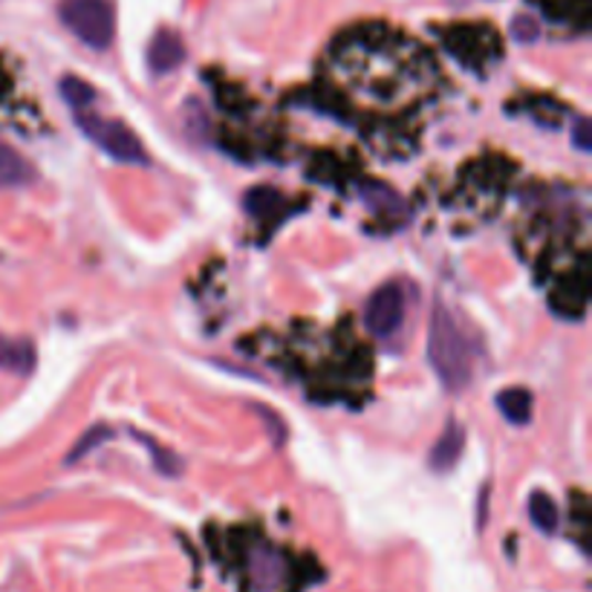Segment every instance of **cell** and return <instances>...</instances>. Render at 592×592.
I'll use <instances>...</instances> for the list:
<instances>
[{
	"mask_svg": "<svg viewBox=\"0 0 592 592\" xmlns=\"http://www.w3.org/2000/svg\"><path fill=\"white\" fill-rule=\"evenodd\" d=\"M327 73L347 98L376 113L425 105L440 82L434 55L388 23H361L341 32L327 53Z\"/></svg>",
	"mask_w": 592,
	"mask_h": 592,
	"instance_id": "1",
	"label": "cell"
},
{
	"mask_svg": "<svg viewBox=\"0 0 592 592\" xmlns=\"http://www.w3.org/2000/svg\"><path fill=\"white\" fill-rule=\"evenodd\" d=\"M427 361L440 382L448 390H463L472 379L474 347L472 338L465 336L463 327L454 321V315L436 304L431 315V332H427Z\"/></svg>",
	"mask_w": 592,
	"mask_h": 592,
	"instance_id": "2",
	"label": "cell"
},
{
	"mask_svg": "<svg viewBox=\"0 0 592 592\" xmlns=\"http://www.w3.org/2000/svg\"><path fill=\"white\" fill-rule=\"evenodd\" d=\"M75 125L98 150H105L107 157H113L116 162H125V166H145L148 162L142 142L121 121L105 119V116L93 113L91 107H84V110H75Z\"/></svg>",
	"mask_w": 592,
	"mask_h": 592,
	"instance_id": "3",
	"label": "cell"
},
{
	"mask_svg": "<svg viewBox=\"0 0 592 592\" xmlns=\"http://www.w3.org/2000/svg\"><path fill=\"white\" fill-rule=\"evenodd\" d=\"M59 15L70 32L91 50H107L116 35L110 0H61Z\"/></svg>",
	"mask_w": 592,
	"mask_h": 592,
	"instance_id": "4",
	"label": "cell"
},
{
	"mask_svg": "<svg viewBox=\"0 0 592 592\" xmlns=\"http://www.w3.org/2000/svg\"><path fill=\"white\" fill-rule=\"evenodd\" d=\"M443 44L465 70H486L503 59V44L488 23H457L443 32Z\"/></svg>",
	"mask_w": 592,
	"mask_h": 592,
	"instance_id": "5",
	"label": "cell"
},
{
	"mask_svg": "<svg viewBox=\"0 0 592 592\" xmlns=\"http://www.w3.org/2000/svg\"><path fill=\"white\" fill-rule=\"evenodd\" d=\"M405 324V289L399 284H384L370 295L364 307V327L376 338H393Z\"/></svg>",
	"mask_w": 592,
	"mask_h": 592,
	"instance_id": "6",
	"label": "cell"
},
{
	"mask_svg": "<svg viewBox=\"0 0 592 592\" xmlns=\"http://www.w3.org/2000/svg\"><path fill=\"white\" fill-rule=\"evenodd\" d=\"M289 581V561L275 549H255L249 556V590L281 592Z\"/></svg>",
	"mask_w": 592,
	"mask_h": 592,
	"instance_id": "7",
	"label": "cell"
},
{
	"mask_svg": "<svg viewBox=\"0 0 592 592\" xmlns=\"http://www.w3.org/2000/svg\"><path fill=\"white\" fill-rule=\"evenodd\" d=\"M186 59V46H182L180 35L171 30H159L157 35L150 38L148 46V67L154 75H168L177 70Z\"/></svg>",
	"mask_w": 592,
	"mask_h": 592,
	"instance_id": "8",
	"label": "cell"
},
{
	"mask_svg": "<svg viewBox=\"0 0 592 592\" xmlns=\"http://www.w3.org/2000/svg\"><path fill=\"white\" fill-rule=\"evenodd\" d=\"M463 448H465V427L459 425L457 420H451L448 425H445L443 436L436 440V445L431 448V454H427V465H431L436 474L451 472V468L459 463V457H463Z\"/></svg>",
	"mask_w": 592,
	"mask_h": 592,
	"instance_id": "9",
	"label": "cell"
},
{
	"mask_svg": "<svg viewBox=\"0 0 592 592\" xmlns=\"http://www.w3.org/2000/svg\"><path fill=\"white\" fill-rule=\"evenodd\" d=\"M552 23L586 30L590 27V0H532Z\"/></svg>",
	"mask_w": 592,
	"mask_h": 592,
	"instance_id": "10",
	"label": "cell"
},
{
	"mask_svg": "<svg viewBox=\"0 0 592 592\" xmlns=\"http://www.w3.org/2000/svg\"><path fill=\"white\" fill-rule=\"evenodd\" d=\"M35 368V347L30 338H12L0 332V370L30 376Z\"/></svg>",
	"mask_w": 592,
	"mask_h": 592,
	"instance_id": "11",
	"label": "cell"
},
{
	"mask_svg": "<svg viewBox=\"0 0 592 592\" xmlns=\"http://www.w3.org/2000/svg\"><path fill=\"white\" fill-rule=\"evenodd\" d=\"M35 180V171L12 145L0 142V188H23Z\"/></svg>",
	"mask_w": 592,
	"mask_h": 592,
	"instance_id": "12",
	"label": "cell"
},
{
	"mask_svg": "<svg viewBox=\"0 0 592 592\" xmlns=\"http://www.w3.org/2000/svg\"><path fill=\"white\" fill-rule=\"evenodd\" d=\"M497 408L511 425H526L532 420V393L526 388H506L497 397Z\"/></svg>",
	"mask_w": 592,
	"mask_h": 592,
	"instance_id": "13",
	"label": "cell"
},
{
	"mask_svg": "<svg viewBox=\"0 0 592 592\" xmlns=\"http://www.w3.org/2000/svg\"><path fill=\"white\" fill-rule=\"evenodd\" d=\"M529 518H532V524L538 526L540 532L552 535L558 529L556 500L549 495H543V491H535V495L529 497Z\"/></svg>",
	"mask_w": 592,
	"mask_h": 592,
	"instance_id": "14",
	"label": "cell"
},
{
	"mask_svg": "<svg viewBox=\"0 0 592 592\" xmlns=\"http://www.w3.org/2000/svg\"><path fill=\"white\" fill-rule=\"evenodd\" d=\"M61 96L67 98L73 110H84V107L93 105L96 93H93V87L87 82L75 78V75H67V78L61 82Z\"/></svg>",
	"mask_w": 592,
	"mask_h": 592,
	"instance_id": "15",
	"label": "cell"
},
{
	"mask_svg": "<svg viewBox=\"0 0 592 592\" xmlns=\"http://www.w3.org/2000/svg\"><path fill=\"white\" fill-rule=\"evenodd\" d=\"M105 440H110V431H107V427H93V431H87V434H84L82 440H78V445H75V448L70 451L67 463L70 465L78 463V459H82V454H91V451L96 448L98 443H105Z\"/></svg>",
	"mask_w": 592,
	"mask_h": 592,
	"instance_id": "16",
	"label": "cell"
},
{
	"mask_svg": "<svg viewBox=\"0 0 592 592\" xmlns=\"http://www.w3.org/2000/svg\"><path fill=\"white\" fill-rule=\"evenodd\" d=\"M572 142H575V148L581 150V154H590L592 145H590V125H586L584 116H578L575 119V130H572Z\"/></svg>",
	"mask_w": 592,
	"mask_h": 592,
	"instance_id": "17",
	"label": "cell"
},
{
	"mask_svg": "<svg viewBox=\"0 0 592 592\" xmlns=\"http://www.w3.org/2000/svg\"><path fill=\"white\" fill-rule=\"evenodd\" d=\"M511 32H515V38H518V41H535V38H538V27H535L529 18H515V23H511Z\"/></svg>",
	"mask_w": 592,
	"mask_h": 592,
	"instance_id": "18",
	"label": "cell"
}]
</instances>
